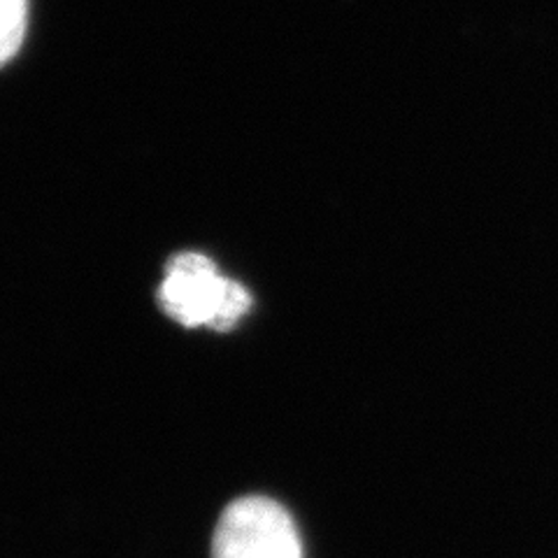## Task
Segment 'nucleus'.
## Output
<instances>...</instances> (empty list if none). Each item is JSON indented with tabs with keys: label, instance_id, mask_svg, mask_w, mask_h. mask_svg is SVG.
Here are the masks:
<instances>
[{
	"label": "nucleus",
	"instance_id": "nucleus-1",
	"mask_svg": "<svg viewBox=\"0 0 558 558\" xmlns=\"http://www.w3.org/2000/svg\"><path fill=\"white\" fill-rule=\"evenodd\" d=\"M159 303L170 319L186 328L231 330L252 307V295L235 279L219 275L203 254L182 252L166 266Z\"/></svg>",
	"mask_w": 558,
	"mask_h": 558
},
{
	"label": "nucleus",
	"instance_id": "nucleus-2",
	"mask_svg": "<svg viewBox=\"0 0 558 558\" xmlns=\"http://www.w3.org/2000/svg\"><path fill=\"white\" fill-rule=\"evenodd\" d=\"M213 558H303V545L282 505L247 496L223 510L213 537Z\"/></svg>",
	"mask_w": 558,
	"mask_h": 558
},
{
	"label": "nucleus",
	"instance_id": "nucleus-3",
	"mask_svg": "<svg viewBox=\"0 0 558 558\" xmlns=\"http://www.w3.org/2000/svg\"><path fill=\"white\" fill-rule=\"evenodd\" d=\"M28 24V0H0V68L20 51Z\"/></svg>",
	"mask_w": 558,
	"mask_h": 558
}]
</instances>
